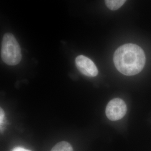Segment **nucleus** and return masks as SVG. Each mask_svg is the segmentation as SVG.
Here are the masks:
<instances>
[{
  "label": "nucleus",
  "instance_id": "obj_1",
  "mask_svg": "<svg viewBox=\"0 0 151 151\" xmlns=\"http://www.w3.org/2000/svg\"><path fill=\"white\" fill-rule=\"evenodd\" d=\"M113 60L115 67L121 73L133 76L143 69L146 56L139 46L134 44H125L116 50Z\"/></svg>",
  "mask_w": 151,
  "mask_h": 151
},
{
  "label": "nucleus",
  "instance_id": "obj_2",
  "mask_svg": "<svg viewBox=\"0 0 151 151\" xmlns=\"http://www.w3.org/2000/svg\"><path fill=\"white\" fill-rule=\"evenodd\" d=\"M1 55L2 60L10 65H17L21 61V49L15 37L11 33H6L4 35Z\"/></svg>",
  "mask_w": 151,
  "mask_h": 151
},
{
  "label": "nucleus",
  "instance_id": "obj_3",
  "mask_svg": "<svg viewBox=\"0 0 151 151\" xmlns=\"http://www.w3.org/2000/svg\"><path fill=\"white\" fill-rule=\"evenodd\" d=\"M127 107L124 101L119 98H115L108 103L106 108V115L108 119L111 121H116L122 119L127 113Z\"/></svg>",
  "mask_w": 151,
  "mask_h": 151
},
{
  "label": "nucleus",
  "instance_id": "obj_4",
  "mask_svg": "<svg viewBox=\"0 0 151 151\" xmlns=\"http://www.w3.org/2000/svg\"><path fill=\"white\" fill-rule=\"evenodd\" d=\"M75 63L77 68L83 75L89 77H94L98 75L97 67L86 56L78 55L76 58Z\"/></svg>",
  "mask_w": 151,
  "mask_h": 151
},
{
  "label": "nucleus",
  "instance_id": "obj_5",
  "mask_svg": "<svg viewBox=\"0 0 151 151\" xmlns=\"http://www.w3.org/2000/svg\"><path fill=\"white\" fill-rule=\"evenodd\" d=\"M127 0H105L106 6L111 10H116L123 5Z\"/></svg>",
  "mask_w": 151,
  "mask_h": 151
},
{
  "label": "nucleus",
  "instance_id": "obj_6",
  "mask_svg": "<svg viewBox=\"0 0 151 151\" xmlns=\"http://www.w3.org/2000/svg\"><path fill=\"white\" fill-rule=\"evenodd\" d=\"M50 151H73V150L68 142L62 141L56 144Z\"/></svg>",
  "mask_w": 151,
  "mask_h": 151
},
{
  "label": "nucleus",
  "instance_id": "obj_7",
  "mask_svg": "<svg viewBox=\"0 0 151 151\" xmlns=\"http://www.w3.org/2000/svg\"><path fill=\"white\" fill-rule=\"evenodd\" d=\"M4 116H5V112H4V110L2 108H1V109H0V123H1V125H2V123H3Z\"/></svg>",
  "mask_w": 151,
  "mask_h": 151
},
{
  "label": "nucleus",
  "instance_id": "obj_8",
  "mask_svg": "<svg viewBox=\"0 0 151 151\" xmlns=\"http://www.w3.org/2000/svg\"><path fill=\"white\" fill-rule=\"evenodd\" d=\"M11 151H31L22 147H17L14 148Z\"/></svg>",
  "mask_w": 151,
  "mask_h": 151
}]
</instances>
